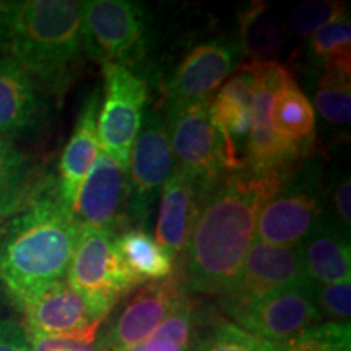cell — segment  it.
<instances>
[{
  "label": "cell",
  "instance_id": "obj_1",
  "mask_svg": "<svg viewBox=\"0 0 351 351\" xmlns=\"http://www.w3.org/2000/svg\"><path fill=\"white\" fill-rule=\"evenodd\" d=\"M289 174L236 171L210 189L184 249V285L204 295L230 291L256 238L258 212Z\"/></svg>",
  "mask_w": 351,
  "mask_h": 351
},
{
  "label": "cell",
  "instance_id": "obj_2",
  "mask_svg": "<svg viewBox=\"0 0 351 351\" xmlns=\"http://www.w3.org/2000/svg\"><path fill=\"white\" fill-rule=\"evenodd\" d=\"M80 232L57 189H46L15 215L0 241V280L16 304L67 276Z\"/></svg>",
  "mask_w": 351,
  "mask_h": 351
},
{
  "label": "cell",
  "instance_id": "obj_3",
  "mask_svg": "<svg viewBox=\"0 0 351 351\" xmlns=\"http://www.w3.org/2000/svg\"><path fill=\"white\" fill-rule=\"evenodd\" d=\"M85 54L83 2L26 0L16 3L7 52L38 83L62 96Z\"/></svg>",
  "mask_w": 351,
  "mask_h": 351
},
{
  "label": "cell",
  "instance_id": "obj_4",
  "mask_svg": "<svg viewBox=\"0 0 351 351\" xmlns=\"http://www.w3.org/2000/svg\"><path fill=\"white\" fill-rule=\"evenodd\" d=\"M148 15L129 0L83 2L85 51L101 64L135 67L148 52Z\"/></svg>",
  "mask_w": 351,
  "mask_h": 351
},
{
  "label": "cell",
  "instance_id": "obj_5",
  "mask_svg": "<svg viewBox=\"0 0 351 351\" xmlns=\"http://www.w3.org/2000/svg\"><path fill=\"white\" fill-rule=\"evenodd\" d=\"M65 278L70 287L108 314L121 298L143 285L117 252L116 234L88 228H82Z\"/></svg>",
  "mask_w": 351,
  "mask_h": 351
},
{
  "label": "cell",
  "instance_id": "obj_6",
  "mask_svg": "<svg viewBox=\"0 0 351 351\" xmlns=\"http://www.w3.org/2000/svg\"><path fill=\"white\" fill-rule=\"evenodd\" d=\"M104 95L99 106L98 137L103 152L129 169L130 152L145 117L148 86L134 70L103 64Z\"/></svg>",
  "mask_w": 351,
  "mask_h": 351
},
{
  "label": "cell",
  "instance_id": "obj_7",
  "mask_svg": "<svg viewBox=\"0 0 351 351\" xmlns=\"http://www.w3.org/2000/svg\"><path fill=\"white\" fill-rule=\"evenodd\" d=\"M26 332L47 339L91 345L108 313L96 307L65 280L43 287L20 302Z\"/></svg>",
  "mask_w": 351,
  "mask_h": 351
},
{
  "label": "cell",
  "instance_id": "obj_8",
  "mask_svg": "<svg viewBox=\"0 0 351 351\" xmlns=\"http://www.w3.org/2000/svg\"><path fill=\"white\" fill-rule=\"evenodd\" d=\"M210 101L169 103L166 112L176 168L195 184L202 199L223 178L218 138L208 116Z\"/></svg>",
  "mask_w": 351,
  "mask_h": 351
},
{
  "label": "cell",
  "instance_id": "obj_9",
  "mask_svg": "<svg viewBox=\"0 0 351 351\" xmlns=\"http://www.w3.org/2000/svg\"><path fill=\"white\" fill-rule=\"evenodd\" d=\"M225 311L236 320V326L271 343H288L322 319L313 282L226 306Z\"/></svg>",
  "mask_w": 351,
  "mask_h": 351
},
{
  "label": "cell",
  "instance_id": "obj_10",
  "mask_svg": "<svg viewBox=\"0 0 351 351\" xmlns=\"http://www.w3.org/2000/svg\"><path fill=\"white\" fill-rule=\"evenodd\" d=\"M176 161L171 150L168 127L160 112L143 117L129 161V218L147 223L153 202L171 174Z\"/></svg>",
  "mask_w": 351,
  "mask_h": 351
},
{
  "label": "cell",
  "instance_id": "obj_11",
  "mask_svg": "<svg viewBox=\"0 0 351 351\" xmlns=\"http://www.w3.org/2000/svg\"><path fill=\"white\" fill-rule=\"evenodd\" d=\"M252 83V121L245 147V169L251 173H291L298 158L271 130L270 101L285 72L276 60H247L241 65Z\"/></svg>",
  "mask_w": 351,
  "mask_h": 351
},
{
  "label": "cell",
  "instance_id": "obj_12",
  "mask_svg": "<svg viewBox=\"0 0 351 351\" xmlns=\"http://www.w3.org/2000/svg\"><path fill=\"white\" fill-rule=\"evenodd\" d=\"M186 296L182 275L140 285L117 314L96 351H122L147 340Z\"/></svg>",
  "mask_w": 351,
  "mask_h": 351
},
{
  "label": "cell",
  "instance_id": "obj_13",
  "mask_svg": "<svg viewBox=\"0 0 351 351\" xmlns=\"http://www.w3.org/2000/svg\"><path fill=\"white\" fill-rule=\"evenodd\" d=\"M300 245H271L254 239L247 249L239 275L223 296V307L243 304L280 289L309 283Z\"/></svg>",
  "mask_w": 351,
  "mask_h": 351
},
{
  "label": "cell",
  "instance_id": "obj_14",
  "mask_svg": "<svg viewBox=\"0 0 351 351\" xmlns=\"http://www.w3.org/2000/svg\"><path fill=\"white\" fill-rule=\"evenodd\" d=\"M73 217L80 228L116 232L129 217V169L101 150L78 192Z\"/></svg>",
  "mask_w": 351,
  "mask_h": 351
},
{
  "label": "cell",
  "instance_id": "obj_15",
  "mask_svg": "<svg viewBox=\"0 0 351 351\" xmlns=\"http://www.w3.org/2000/svg\"><path fill=\"white\" fill-rule=\"evenodd\" d=\"M208 116L218 138L223 169H245V147L252 121V83L239 67L218 93L210 99Z\"/></svg>",
  "mask_w": 351,
  "mask_h": 351
},
{
  "label": "cell",
  "instance_id": "obj_16",
  "mask_svg": "<svg viewBox=\"0 0 351 351\" xmlns=\"http://www.w3.org/2000/svg\"><path fill=\"white\" fill-rule=\"evenodd\" d=\"M322 219V205L314 189L287 182L258 212L256 239L283 247L300 245Z\"/></svg>",
  "mask_w": 351,
  "mask_h": 351
},
{
  "label": "cell",
  "instance_id": "obj_17",
  "mask_svg": "<svg viewBox=\"0 0 351 351\" xmlns=\"http://www.w3.org/2000/svg\"><path fill=\"white\" fill-rule=\"evenodd\" d=\"M238 56V46L223 39L195 46L166 83L169 103H202L212 99L215 91L221 88L236 67Z\"/></svg>",
  "mask_w": 351,
  "mask_h": 351
},
{
  "label": "cell",
  "instance_id": "obj_18",
  "mask_svg": "<svg viewBox=\"0 0 351 351\" xmlns=\"http://www.w3.org/2000/svg\"><path fill=\"white\" fill-rule=\"evenodd\" d=\"M99 106L101 93L99 90H95L83 104L72 137L65 145L59 161V182L56 189L62 204L72 213L82 184L101 152L98 137Z\"/></svg>",
  "mask_w": 351,
  "mask_h": 351
},
{
  "label": "cell",
  "instance_id": "obj_19",
  "mask_svg": "<svg viewBox=\"0 0 351 351\" xmlns=\"http://www.w3.org/2000/svg\"><path fill=\"white\" fill-rule=\"evenodd\" d=\"M43 112L38 82L10 56L0 54V135L15 140L33 134Z\"/></svg>",
  "mask_w": 351,
  "mask_h": 351
},
{
  "label": "cell",
  "instance_id": "obj_20",
  "mask_svg": "<svg viewBox=\"0 0 351 351\" xmlns=\"http://www.w3.org/2000/svg\"><path fill=\"white\" fill-rule=\"evenodd\" d=\"M270 124L274 134L298 160L307 155L315 138V112L288 69L271 96Z\"/></svg>",
  "mask_w": 351,
  "mask_h": 351
},
{
  "label": "cell",
  "instance_id": "obj_21",
  "mask_svg": "<svg viewBox=\"0 0 351 351\" xmlns=\"http://www.w3.org/2000/svg\"><path fill=\"white\" fill-rule=\"evenodd\" d=\"M200 205L202 195L195 184L176 168L161 192L155 239L173 258L184 254Z\"/></svg>",
  "mask_w": 351,
  "mask_h": 351
},
{
  "label": "cell",
  "instance_id": "obj_22",
  "mask_svg": "<svg viewBox=\"0 0 351 351\" xmlns=\"http://www.w3.org/2000/svg\"><path fill=\"white\" fill-rule=\"evenodd\" d=\"M300 252L307 278L315 285L351 282L350 241L340 228L326 219L300 243Z\"/></svg>",
  "mask_w": 351,
  "mask_h": 351
},
{
  "label": "cell",
  "instance_id": "obj_23",
  "mask_svg": "<svg viewBox=\"0 0 351 351\" xmlns=\"http://www.w3.org/2000/svg\"><path fill=\"white\" fill-rule=\"evenodd\" d=\"M46 189L32 158L0 135V218L21 213Z\"/></svg>",
  "mask_w": 351,
  "mask_h": 351
},
{
  "label": "cell",
  "instance_id": "obj_24",
  "mask_svg": "<svg viewBox=\"0 0 351 351\" xmlns=\"http://www.w3.org/2000/svg\"><path fill=\"white\" fill-rule=\"evenodd\" d=\"M239 23V54L249 60H274L282 51L285 26L271 13L265 2H252L238 16Z\"/></svg>",
  "mask_w": 351,
  "mask_h": 351
},
{
  "label": "cell",
  "instance_id": "obj_25",
  "mask_svg": "<svg viewBox=\"0 0 351 351\" xmlns=\"http://www.w3.org/2000/svg\"><path fill=\"white\" fill-rule=\"evenodd\" d=\"M116 247L125 265L145 283L174 274V258L142 228H130L116 236Z\"/></svg>",
  "mask_w": 351,
  "mask_h": 351
},
{
  "label": "cell",
  "instance_id": "obj_26",
  "mask_svg": "<svg viewBox=\"0 0 351 351\" xmlns=\"http://www.w3.org/2000/svg\"><path fill=\"white\" fill-rule=\"evenodd\" d=\"M197 322L195 307L186 295L147 340L122 351H194Z\"/></svg>",
  "mask_w": 351,
  "mask_h": 351
},
{
  "label": "cell",
  "instance_id": "obj_27",
  "mask_svg": "<svg viewBox=\"0 0 351 351\" xmlns=\"http://www.w3.org/2000/svg\"><path fill=\"white\" fill-rule=\"evenodd\" d=\"M309 49L314 59L324 65L326 72L351 75V21L348 13L319 28L311 36Z\"/></svg>",
  "mask_w": 351,
  "mask_h": 351
},
{
  "label": "cell",
  "instance_id": "obj_28",
  "mask_svg": "<svg viewBox=\"0 0 351 351\" xmlns=\"http://www.w3.org/2000/svg\"><path fill=\"white\" fill-rule=\"evenodd\" d=\"M351 75L340 72H324L319 90L314 96L315 108L327 122L337 125L351 119Z\"/></svg>",
  "mask_w": 351,
  "mask_h": 351
},
{
  "label": "cell",
  "instance_id": "obj_29",
  "mask_svg": "<svg viewBox=\"0 0 351 351\" xmlns=\"http://www.w3.org/2000/svg\"><path fill=\"white\" fill-rule=\"evenodd\" d=\"M348 13L343 2L335 0H307L289 15L287 33L295 38L313 36L319 28Z\"/></svg>",
  "mask_w": 351,
  "mask_h": 351
},
{
  "label": "cell",
  "instance_id": "obj_30",
  "mask_svg": "<svg viewBox=\"0 0 351 351\" xmlns=\"http://www.w3.org/2000/svg\"><path fill=\"white\" fill-rule=\"evenodd\" d=\"M282 343H271L243 330L236 324H221L197 341L194 351H280Z\"/></svg>",
  "mask_w": 351,
  "mask_h": 351
},
{
  "label": "cell",
  "instance_id": "obj_31",
  "mask_svg": "<svg viewBox=\"0 0 351 351\" xmlns=\"http://www.w3.org/2000/svg\"><path fill=\"white\" fill-rule=\"evenodd\" d=\"M315 302L320 315H327L332 322H350L351 282L337 285H315Z\"/></svg>",
  "mask_w": 351,
  "mask_h": 351
},
{
  "label": "cell",
  "instance_id": "obj_32",
  "mask_svg": "<svg viewBox=\"0 0 351 351\" xmlns=\"http://www.w3.org/2000/svg\"><path fill=\"white\" fill-rule=\"evenodd\" d=\"M0 351H32L28 332L16 320H0Z\"/></svg>",
  "mask_w": 351,
  "mask_h": 351
},
{
  "label": "cell",
  "instance_id": "obj_33",
  "mask_svg": "<svg viewBox=\"0 0 351 351\" xmlns=\"http://www.w3.org/2000/svg\"><path fill=\"white\" fill-rule=\"evenodd\" d=\"M351 184L350 178H346L341 181L339 186L335 187V192H333V207H335L337 217H339L340 221V230L350 232L351 226Z\"/></svg>",
  "mask_w": 351,
  "mask_h": 351
},
{
  "label": "cell",
  "instance_id": "obj_34",
  "mask_svg": "<svg viewBox=\"0 0 351 351\" xmlns=\"http://www.w3.org/2000/svg\"><path fill=\"white\" fill-rule=\"evenodd\" d=\"M32 351H96L91 348V345L78 343L72 340H59V339H47V337L28 335Z\"/></svg>",
  "mask_w": 351,
  "mask_h": 351
},
{
  "label": "cell",
  "instance_id": "obj_35",
  "mask_svg": "<svg viewBox=\"0 0 351 351\" xmlns=\"http://www.w3.org/2000/svg\"><path fill=\"white\" fill-rule=\"evenodd\" d=\"M19 2H5L0 0V54L7 52L8 34H10V26L13 20V13L16 10Z\"/></svg>",
  "mask_w": 351,
  "mask_h": 351
},
{
  "label": "cell",
  "instance_id": "obj_36",
  "mask_svg": "<svg viewBox=\"0 0 351 351\" xmlns=\"http://www.w3.org/2000/svg\"><path fill=\"white\" fill-rule=\"evenodd\" d=\"M280 351H288L287 350V343H282V346H280Z\"/></svg>",
  "mask_w": 351,
  "mask_h": 351
}]
</instances>
